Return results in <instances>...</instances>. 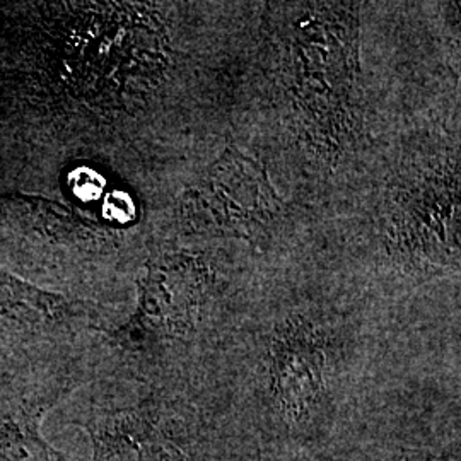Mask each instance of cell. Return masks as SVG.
I'll return each mask as SVG.
<instances>
[{
  "label": "cell",
  "mask_w": 461,
  "mask_h": 461,
  "mask_svg": "<svg viewBox=\"0 0 461 461\" xmlns=\"http://www.w3.org/2000/svg\"><path fill=\"white\" fill-rule=\"evenodd\" d=\"M198 215L222 232L248 234L262 228L277 211V198L265 173L234 152L211 169L194 194Z\"/></svg>",
  "instance_id": "cell-1"
},
{
  "label": "cell",
  "mask_w": 461,
  "mask_h": 461,
  "mask_svg": "<svg viewBox=\"0 0 461 461\" xmlns=\"http://www.w3.org/2000/svg\"><path fill=\"white\" fill-rule=\"evenodd\" d=\"M95 461H165V451L142 417L122 413L89 426Z\"/></svg>",
  "instance_id": "cell-2"
},
{
  "label": "cell",
  "mask_w": 461,
  "mask_h": 461,
  "mask_svg": "<svg viewBox=\"0 0 461 461\" xmlns=\"http://www.w3.org/2000/svg\"><path fill=\"white\" fill-rule=\"evenodd\" d=\"M200 294L198 268L182 260L158 265L149 276L142 294V316L154 325H163L166 318H180L195 306Z\"/></svg>",
  "instance_id": "cell-3"
},
{
  "label": "cell",
  "mask_w": 461,
  "mask_h": 461,
  "mask_svg": "<svg viewBox=\"0 0 461 461\" xmlns=\"http://www.w3.org/2000/svg\"><path fill=\"white\" fill-rule=\"evenodd\" d=\"M67 313V303L0 272V330L34 331L53 325Z\"/></svg>",
  "instance_id": "cell-4"
},
{
  "label": "cell",
  "mask_w": 461,
  "mask_h": 461,
  "mask_svg": "<svg viewBox=\"0 0 461 461\" xmlns=\"http://www.w3.org/2000/svg\"><path fill=\"white\" fill-rule=\"evenodd\" d=\"M38 412L0 415V461H53L55 453L40 434Z\"/></svg>",
  "instance_id": "cell-5"
}]
</instances>
